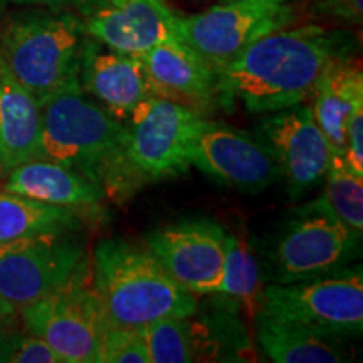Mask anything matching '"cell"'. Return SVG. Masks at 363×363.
<instances>
[{
  "label": "cell",
  "mask_w": 363,
  "mask_h": 363,
  "mask_svg": "<svg viewBox=\"0 0 363 363\" xmlns=\"http://www.w3.org/2000/svg\"><path fill=\"white\" fill-rule=\"evenodd\" d=\"M262 315L296 325L325 338L360 337L363 331L362 266L262 289Z\"/></svg>",
  "instance_id": "obj_6"
},
{
  "label": "cell",
  "mask_w": 363,
  "mask_h": 363,
  "mask_svg": "<svg viewBox=\"0 0 363 363\" xmlns=\"http://www.w3.org/2000/svg\"><path fill=\"white\" fill-rule=\"evenodd\" d=\"M192 167L224 187L259 194L283 179L271 148L259 136L211 121L199 136Z\"/></svg>",
  "instance_id": "obj_13"
},
{
  "label": "cell",
  "mask_w": 363,
  "mask_h": 363,
  "mask_svg": "<svg viewBox=\"0 0 363 363\" xmlns=\"http://www.w3.org/2000/svg\"><path fill=\"white\" fill-rule=\"evenodd\" d=\"M311 110L331 153L343 158L353 113L363 106V72L355 57L337 59L326 67L313 94Z\"/></svg>",
  "instance_id": "obj_18"
},
{
  "label": "cell",
  "mask_w": 363,
  "mask_h": 363,
  "mask_svg": "<svg viewBox=\"0 0 363 363\" xmlns=\"http://www.w3.org/2000/svg\"><path fill=\"white\" fill-rule=\"evenodd\" d=\"M294 0H227L194 16L177 19V34L216 74L249 44L291 26Z\"/></svg>",
  "instance_id": "obj_8"
},
{
  "label": "cell",
  "mask_w": 363,
  "mask_h": 363,
  "mask_svg": "<svg viewBox=\"0 0 363 363\" xmlns=\"http://www.w3.org/2000/svg\"><path fill=\"white\" fill-rule=\"evenodd\" d=\"M261 271L247 235L240 230L225 235V272L214 296L230 311H242L249 323L259 315L262 303Z\"/></svg>",
  "instance_id": "obj_22"
},
{
  "label": "cell",
  "mask_w": 363,
  "mask_h": 363,
  "mask_svg": "<svg viewBox=\"0 0 363 363\" xmlns=\"http://www.w3.org/2000/svg\"><path fill=\"white\" fill-rule=\"evenodd\" d=\"M343 162L353 174L363 177V106L353 113L348 123Z\"/></svg>",
  "instance_id": "obj_28"
},
{
  "label": "cell",
  "mask_w": 363,
  "mask_h": 363,
  "mask_svg": "<svg viewBox=\"0 0 363 363\" xmlns=\"http://www.w3.org/2000/svg\"><path fill=\"white\" fill-rule=\"evenodd\" d=\"M325 190L316 201L338 217L353 234H363V177L353 174L343 158L331 155Z\"/></svg>",
  "instance_id": "obj_23"
},
{
  "label": "cell",
  "mask_w": 363,
  "mask_h": 363,
  "mask_svg": "<svg viewBox=\"0 0 363 363\" xmlns=\"http://www.w3.org/2000/svg\"><path fill=\"white\" fill-rule=\"evenodd\" d=\"M222 2H227V0H222Z\"/></svg>",
  "instance_id": "obj_32"
},
{
  "label": "cell",
  "mask_w": 363,
  "mask_h": 363,
  "mask_svg": "<svg viewBox=\"0 0 363 363\" xmlns=\"http://www.w3.org/2000/svg\"><path fill=\"white\" fill-rule=\"evenodd\" d=\"M150 363H190L199 360L195 325L189 318H162L138 328Z\"/></svg>",
  "instance_id": "obj_24"
},
{
  "label": "cell",
  "mask_w": 363,
  "mask_h": 363,
  "mask_svg": "<svg viewBox=\"0 0 363 363\" xmlns=\"http://www.w3.org/2000/svg\"><path fill=\"white\" fill-rule=\"evenodd\" d=\"M76 233H43L0 244V298L21 310L84 271L89 259Z\"/></svg>",
  "instance_id": "obj_7"
},
{
  "label": "cell",
  "mask_w": 363,
  "mask_h": 363,
  "mask_svg": "<svg viewBox=\"0 0 363 363\" xmlns=\"http://www.w3.org/2000/svg\"><path fill=\"white\" fill-rule=\"evenodd\" d=\"M40 145V104L0 61V169L34 160Z\"/></svg>",
  "instance_id": "obj_19"
},
{
  "label": "cell",
  "mask_w": 363,
  "mask_h": 363,
  "mask_svg": "<svg viewBox=\"0 0 363 363\" xmlns=\"http://www.w3.org/2000/svg\"><path fill=\"white\" fill-rule=\"evenodd\" d=\"M179 16L165 0H125L120 6L103 4L84 13V30L113 51L138 56L177 34Z\"/></svg>",
  "instance_id": "obj_15"
},
{
  "label": "cell",
  "mask_w": 363,
  "mask_h": 363,
  "mask_svg": "<svg viewBox=\"0 0 363 363\" xmlns=\"http://www.w3.org/2000/svg\"><path fill=\"white\" fill-rule=\"evenodd\" d=\"M89 266L74 279L21 308L26 330L43 338L62 363H99L106 330L88 281Z\"/></svg>",
  "instance_id": "obj_10"
},
{
  "label": "cell",
  "mask_w": 363,
  "mask_h": 363,
  "mask_svg": "<svg viewBox=\"0 0 363 363\" xmlns=\"http://www.w3.org/2000/svg\"><path fill=\"white\" fill-rule=\"evenodd\" d=\"M79 84L118 120H126L145 99L162 96L142 59L104 48L86 35Z\"/></svg>",
  "instance_id": "obj_14"
},
{
  "label": "cell",
  "mask_w": 363,
  "mask_h": 363,
  "mask_svg": "<svg viewBox=\"0 0 363 363\" xmlns=\"http://www.w3.org/2000/svg\"><path fill=\"white\" fill-rule=\"evenodd\" d=\"M257 342L262 352L276 363H340L347 362V353L340 348L338 340L286 323L267 315L254 320Z\"/></svg>",
  "instance_id": "obj_20"
},
{
  "label": "cell",
  "mask_w": 363,
  "mask_h": 363,
  "mask_svg": "<svg viewBox=\"0 0 363 363\" xmlns=\"http://www.w3.org/2000/svg\"><path fill=\"white\" fill-rule=\"evenodd\" d=\"M225 235L207 219L179 220L150 230L143 246L194 296L216 294L225 272Z\"/></svg>",
  "instance_id": "obj_11"
},
{
  "label": "cell",
  "mask_w": 363,
  "mask_h": 363,
  "mask_svg": "<svg viewBox=\"0 0 363 363\" xmlns=\"http://www.w3.org/2000/svg\"><path fill=\"white\" fill-rule=\"evenodd\" d=\"M106 2L108 0H0V7L4 6H45L52 9L74 7L83 13H88Z\"/></svg>",
  "instance_id": "obj_29"
},
{
  "label": "cell",
  "mask_w": 363,
  "mask_h": 363,
  "mask_svg": "<svg viewBox=\"0 0 363 363\" xmlns=\"http://www.w3.org/2000/svg\"><path fill=\"white\" fill-rule=\"evenodd\" d=\"M257 136L274 153L291 201L325 180L333 153L310 104L266 113L257 123Z\"/></svg>",
  "instance_id": "obj_12"
},
{
  "label": "cell",
  "mask_w": 363,
  "mask_h": 363,
  "mask_svg": "<svg viewBox=\"0 0 363 363\" xmlns=\"http://www.w3.org/2000/svg\"><path fill=\"white\" fill-rule=\"evenodd\" d=\"M311 17L343 26L362 24V0H311Z\"/></svg>",
  "instance_id": "obj_27"
},
{
  "label": "cell",
  "mask_w": 363,
  "mask_h": 363,
  "mask_svg": "<svg viewBox=\"0 0 363 363\" xmlns=\"http://www.w3.org/2000/svg\"><path fill=\"white\" fill-rule=\"evenodd\" d=\"M89 286L106 326L142 328L162 318H190L197 296L182 288L147 247L101 239L89 264Z\"/></svg>",
  "instance_id": "obj_2"
},
{
  "label": "cell",
  "mask_w": 363,
  "mask_h": 363,
  "mask_svg": "<svg viewBox=\"0 0 363 363\" xmlns=\"http://www.w3.org/2000/svg\"><path fill=\"white\" fill-rule=\"evenodd\" d=\"M0 363H62L61 357L30 331L0 328Z\"/></svg>",
  "instance_id": "obj_25"
},
{
  "label": "cell",
  "mask_w": 363,
  "mask_h": 363,
  "mask_svg": "<svg viewBox=\"0 0 363 363\" xmlns=\"http://www.w3.org/2000/svg\"><path fill=\"white\" fill-rule=\"evenodd\" d=\"M89 214L76 208L51 206L22 195L0 192V244L43 233L79 230Z\"/></svg>",
  "instance_id": "obj_21"
},
{
  "label": "cell",
  "mask_w": 363,
  "mask_h": 363,
  "mask_svg": "<svg viewBox=\"0 0 363 363\" xmlns=\"http://www.w3.org/2000/svg\"><path fill=\"white\" fill-rule=\"evenodd\" d=\"M17 315H19V310L12 306L11 303H7L6 299L0 298V328H6V326L12 325Z\"/></svg>",
  "instance_id": "obj_30"
},
{
  "label": "cell",
  "mask_w": 363,
  "mask_h": 363,
  "mask_svg": "<svg viewBox=\"0 0 363 363\" xmlns=\"http://www.w3.org/2000/svg\"><path fill=\"white\" fill-rule=\"evenodd\" d=\"M120 158L103 190L115 202H126L143 187L187 174L199 136L211 120L194 108L153 96L130 113Z\"/></svg>",
  "instance_id": "obj_3"
},
{
  "label": "cell",
  "mask_w": 363,
  "mask_h": 363,
  "mask_svg": "<svg viewBox=\"0 0 363 363\" xmlns=\"http://www.w3.org/2000/svg\"><path fill=\"white\" fill-rule=\"evenodd\" d=\"M123 142V121L86 98L81 84L59 91L40 104L38 158L69 167L101 187L120 158Z\"/></svg>",
  "instance_id": "obj_5"
},
{
  "label": "cell",
  "mask_w": 363,
  "mask_h": 363,
  "mask_svg": "<svg viewBox=\"0 0 363 363\" xmlns=\"http://www.w3.org/2000/svg\"><path fill=\"white\" fill-rule=\"evenodd\" d=\"M99 363H150L138 328L106 326L101 340Z\"/></svg>",
  "instance_id": "obj_26"
},
{
  "label": "cell",
  "mask_w": 363,
  "mask_h": 363,
  "mask_svg": "<svg viewBox=\"0 0 363 363\" xmlns=\"http://www.w3.org/2000/svg\"><path fill=\"white\" fill-rule=\"evenodd\" d=\"M272 251L276 283L288 284L333 274L360 257V240L338 217L313 199L294 211Z\"/></svg>",
  "instance_id": "obj_9"
},
{
  "label": "cell",
  "mask_w": 363,
  "mask_h": 363,
  "mask_svg": "<svg viewBox=\"0 0 363 363\" xmlns=\"http://www.w3.org/2000/svg\"><path fill=\"white\" fill-rule=\"evenodd\" d=\"M162 98L206 115L217 103V74L182 39L167 40L138 54Z\"/></svg>",
  "instance_id": "obj_16"
},
{
  "label": "cell",
  "mask_w": 363,
  "mask_h": 363,
  "mask_svg": "<svg viewBox=\"0 0 363 363\" xmlns=\"http://www.w3.org/2000/svg\"><path fill=\"white\" fill-rule=\"evenodd\" d=\"M355 51L357 39L345 30L286 26L254 40L217 72V101L230 108L238 99L257 115L306 103L326 67Z\"/></svg>",
  "instance_id": "obj_1"
},
{
  "label": "cell",
  "mask_w": 363,
  "mask_h": 363,
  "mask_svg": "<svg viewBox=\"0 0 363 363\" xmlns=\"http://www.w3.org/2000/svg\"><path fill=\"white\" fill-rule=\"evenodd\" d=\"M2 190L51 206L94 214L101 211L106 194L101 185L61 163L34 158L9 170Z\"/></svg>",
  "instance_id": "obj_17"
},
{
  "label": "cell",
  "mask_w": 363,
  "mask_h": 363,
  "mask_svg": "<svg viewBox=\"0 0 363 363\" xmlns=\"http://www.w3.org/2000/svg\"><path fill=\"white\" fill-rule=\"evenodd\" d=\"M108 2H110L111 6H120V4H123L125 0H108Z\"/></svg>",
  "instance_id": "obj_31"
},
{
  "label": "cell",
  "mask_w": 363,
  "mask_h": 363,
  "mask_svg": "<svg viewBox=\"0 0 363 363\" xmlns=\"http://www.w3.org/2000/svg\"><path fill=\"white\" fill-rule=\"evenodd\" d=\"M86 35L83 19L72 12L19 13L0 33V61L43 104L59 91L79 84Z\"/></svg>",
  "instance_id": "obj_4"
}]
</instances>
